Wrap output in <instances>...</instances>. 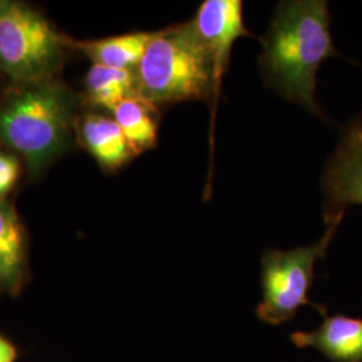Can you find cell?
<instances>
[{
    "instance_id": "52a82bcc",
    "label": "cell",
    "mask_w": 362,
    "mask_h": 362,
    "mask_svg": "<svg viewBox=\"0 0 362 362\" xmlns=\"http://www.w3.org/2000/svg\"><path fill=\"white\" fill-rule=\"evenodd\" d=\"M192 22L212 62L218 105L221 79L228 69L235 40L252 37L243 21V3L240 0H206L200 4Z\"/></svg>"
},
{
    "instance_id": "8992f818",
    "label": "cell",
    "mask_w": 362,
    "mask_h": 362,
    "mask_svg": "<svg viewBox=\"0 0 362 362\" xmlns=\"http://www.w3.org/2000/svg\"><path fill=\"white\" fill-rule=\"evenodd\" d=\"M325 223L345 215L349 206H362V113L341 128L334 152L322 173Z\"/></svg>"
},
{
    "instance_id": "ba28073f",
    "label": "cell",
    "mask_w": 362,
    "mask_h": 362,
    "mask_svg": "<svg viewBox=\"0 0 362 362\" xmlns=\"http://www.w3.org/2000/svg\"><path fill=\"white\" fill-rule=\"evenodd\" d=\"M291 341L298 348H313L332 362H362V320L327 315L313 332H297Z\"/></svg>"
},
{
    "instance_id": "277c9868",
    "label": "cell",
    "mask_w": 362,
    "mask_h": 362,
    "mask_svg": "<svg viewBox=\"0 0 362 362\" xmlns=\"http://www.w3.org/2000/svg\"><path fill=\"white\" fill-rule=\"evenodd\" d=\"M64 47V37L40 13L21 1L0 0V70L13 82L52 79Z\"/></svg>"
},
{
    "instance_id": "9c48e42d",
    "label": "cell",
    "mask_w": 362,
    "mask_h": 362,
    "mask_svg": "<svg viewBox=\"0 0 362 362\" xmlns=\"http://www.w3.org/2000/svg\"><path fill=\"white\" fill-rule=\"evenodd\" d=\"M77 128L81 143L105 172H116L136 157L113 117L88 113Z\"/></svg>"
},
{
    "instance_id": "8fae6325",
    "label": "cell",
    "mask_w": 362,
    "mask_h": 362,
    "mask_svg": "<svg viewBox=\"0 0 362 362\" xmlns=\"http://www.w3.org/2000/svg\"><path fill=\"white\" fill-rule=\"evenodd\" d=\"M156 33L137 31L107 38L79 40L73 46L90 58L93 64L119 70H136Z\"/></svg>"
},
{
    "instance_id": "5bb4252c",
    "label": "cell",
    "mask_w": 362,
    "mask_h": 362,
    "mask_svg": "<svg viewBox=\"0 0 362 362\" xmlns=\"http://www.w3.org/2000/svg\"><path fill=\"white\" fill-rule=\"evenodd\" d=\"M21 173L18 157L0 152V200H3L13 188Z\"/></svg>"
},
{
    "instance_id": "30bf717a",
    "label": "cell",
    "mask_w": 362,
    "mask_h": 362,
    "mask_svg": "<svg viewBox=\"0 0 362 362\" xmlns=\"http://www.w3.org/2000/svg\"><path fill=\"white\" fill-rule=\"evenodd\" d=\"M28 275L26 233L15 208L0 200V291L18 296Z\"/></svg>"
},
{
    "instance_id": "7c38bea8",
    "label": "cell",
    "mask_w": 362,
    "mask_h": 362,
    "mask_svg": "<svg viewBox=\"0 0 362 362\" xmlns=\"http://www.w3.org/2000/svg\"><path fill=\"white\" fill-rule=\"evenodd\" d=\"M112 115L134 155L139 156L155 148L160 125L157 106L145 101L140 95H133L117 105Z\"/></svg>"
},
{
    "instance_id": "3957f363",
    "label": "cell",
    "mask_w": 362,
    "mask_h": 362,
    "mask_svg": "<svg viewBox=\"0 0 362 362\" xmlns=\"http://www.w3.org/2000/svg\"><path fill=\"white\" fill-rule=\"evenodd\" d=\"M134 71L137 94L157 107L206 101L216 109L214 67L192 21L157 31Z\"/></svg>"
},
{
    "instance_id": "7a4b0ae2",
    "label": "cell",
    "mask_w": 362,
    "mask_h": 362,
    "mask_svg": "<svg viewBox=\"0 0 362 362\" xmlns=\"http://www.w3.org/2000/svg\"><path fill=\"white\" fill-rule=\"evenodd\" d=\"M74 110V94L57 79L23 85L0 105V143L37 175L69 145Z\"/></svg>"
},
{
    "instance_id": "6da1fadb",
    "label": "cell",
    "mask_w": 362,
    "mask_h": 362,
    "mask_svg": "<svg viewBox=\"0 0 362 362\" xmlns=\"http://www.w3.org/2000/svg\"><path fill=\"white\" fill-rule=\"evenodd\" d=\"M259 40L263 45L259 66L266 85L326 119L315 100L317 73L327 58L339 57L330 33L327 1H281L267 34Z\"/></svg>"
},
{
    "instance_id": "9a60e30c",
    "label": "cell",
    "mask_w": 362,
    "mask_h": 362,
    "mask_svg": "<svg viewBox=\"0 0 362 362\" xmlns=\"http://www.w3.org/2000/svg\"><path fill=\"white\" fill-rule=\"evenodd\" d=\"M18 349L13 342L0 334V362H16Z\"/></svg>"
},
{
    "instance_id": "5b68a950",
    "label": "cell",
    "mask_w": 362,
    "mask_h": 362,
    "mask_svg": "<svg viewBox=\"0 0 362 362\" xmlns=\"http://www.w3.org/2000/svg\"><path fill=\"white\" fill-rule=\"evenodd\" d=\"M344 215L327 224L322 238L309 246L294 250H269L262 257V294L263 299L257 308V315L262 322L285 324L291 321L302 306L325 309L309 299L314 267L318 259H324Z\"/></svg>"
},
{
    "instance_id": "4fadbf2b",
    "label": "cell",
    "mask_w": 362,
    "mask_h": 362,
    "mask_svg": "<svg viewBox=\"0 0 362 362\" xmlns=\"http://www.w3.org/2000/svg\"><path fill=\"white\" fill-rule=\"evenodd\" d=\"M85 94L89 104L113 112L127 98L139 95L136 71L93 64L85 78Z\"/></svg>"
}]
</instances>
